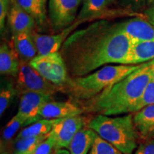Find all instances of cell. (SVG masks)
Masks as SVG:
<instances>
[{"mask_svg":"<svg viewBox=\"0 0 154 154\" xmlns=\"http://www.w3.org/2000/svg\"><path fill=\"white\" fill-rule=\"evenodd\" d=\"M134 44L119 23L101 19L73 32L59 53L68 74L75 78L91 74L109 63L121 64Z\"/></svg>","mask_w":154,"mask_h":154,"instance_id":"6da1fadb","label":"cell"},{"mask_svg":"<svg viewBox=\"0 0 154 154\" xmlns=\"http://www.w3.org/2000/svg\"><path fill=\"white\" fill-rule=\"evenodd\" d=\"M152 62L153 60L142 63L139 68L122 80L86 101L84 109L105 116L129 113L131 108L140 99L152 80Z\"/></svg>","mask_w":154,"mask_h":154,"instance_id":"7a4b0ae2","label":"cell"},{"mask_svg":"<svg viewBox=\"0 0 154 154\" xmlns=\"http://www.w3.org/2000/svg\"><path fill=\"white\" fill-rule=\"evenodd\" d=\"M141 64L108 65L86 76L69 78L65 86L72 97L87 101L128 76Z\"/></svg>","mask_w":154,"mask_h":154,"instance_id":"3957f363","label":"cell"},{"mask_svg":"<svg viewBox=\"0 0 154 154\" xmlns=\"http://www.w3.org/2000/svg\"><path fill=\"white\" fill-rule=\"evenodd\" d=\"M88 127L124 154H132L137 147V130L131 114L115 118L99 114Z\"/></svg>","mask_w":154,"mask_h":154,"instance_id":"277c9868","label":"cell"},{"mask_svg":"<svg viewBox=\"0 0 154 154\" xmlns=\"http://www.w3.org/2000/svg\"><path fill=\"white\" fill-rule=\"evenodd\" d=\"M29 64L44 79L55 85L63 87L68 82V71L59 51L47 55H37Z\"/></svg>","mask_w":154,"mask_h":154,"instance_id":"5b68a950","label":"cell"},{"mask_svg":"<svg viewBox=\"0 0 154 154\" xmlns=\"http://www.w3.org/2000/svg\"><path fill=\"white\" fill-rule=\"evenodd\" d=\"M17 78L15 88L19 95L29 91L42 92L53 95L56 92L63 90L61 86L55 85L44 79L27 62L20 61Z\"/></svg>","mask_w":154,"mask_h":154,"instance_id":"8992f818","label":"cell"},{"mask_svg":"<svg viewBox=\"0 0 154 154\" xmlns=\"http://www.w3.org/2000/svg\"><path fill=\"white\" fill-rule=\"evenodd\" d=\"M83 0H48V16L51 29L61 32L76 22Z\"/></svg>","mask_w":154,"mask_h":154,"instance_id":"52a82bcc","label":"cell"},{"mask_svg":"<svg viewBox=\"0 0 154 154\" xmlns=\"http://www.w3.org/2000/svg\"><path fill=\"white\" fill-rule=\"evenodd\" d=\"M86 124V118L81 115L61 119L54 126L51 134L54 138V151L68 149L69 144L77 132Z\"/></svg>","mask_w":154,"mask_h":154,"instance_id":"ba28073f","label":"cell"},{"mask_svg":"<svg viewBox=\"0 0 154 154\" xmlns=\"http://www.w3.org/2000/svg\"><path fill=\"white\" fill-rule=\"evenodd\" d=\"M80 24V22L76 21L68 28L57 34H42L34 30L32 32L31 34L37 49L38 55H47L59 52L65 40Z\"/></svg>","mask_w":154,"mask_h":154,"instance_id":"9c48e42d","label":"cell"},{"mask_svg":"<svg viewBox=\"0 0 154 154\" xmlns=\"http://www.w3.org/2000/svg\"><path fill=\"white\" fill-rule=\"evenodd\" d=\"M18 113L29 121L30 124H33L38 120L39 112L42 107L47 102L52 100V96L42 92L29 91L20 95Z\"/></svg>","mask_w":154,"mask_h":154,"instance_id":"30bf717a","label":"cell"},{"mask_svg":"<svg viewBox=\"0 0 154 154\" xmlns=\"http://www.w3.org/2000/svg\"><path fill=\"white\" fill-rule=\"evenodd\" d=\"M121 29L135 42L154 40V25L143 18H133L119 23Z\"/></svg>","mask_w":154,"mask_h":154,"instance_id":"8fae6325","label":"cell"},{"mask_svg":"<svg viewBox=\"0 0 154 154\" xmlns=\"http://www.w3.org/2000/svg\"><path fill=\"white\" fill-rule=\"evenodd\" d=\"M7 19L13 35L22 32L30 33L36 26L34 19L20 7L17 0H11Z\"/></svg>","mask_w":154,"mask_h":154,"instance_id":"7c38bea8","label":"cell"},{"mask_svg":"<svg viewBox=\"0 0 154 154\" xmlns=\"http://www.w3.org/2000/svg\"><path fill=\"white\" fill-rule=\"evenodd\" d=\"M84 110L72 102L49 101L42 107L41 119H59L81 115Z\"/></svg>","mask_w":154,"mask_h":154,"instance_id":"4fadbf2b","label":"cell"},{"mask_svg":"<svg viewBox=\"0 0 154 154\" xmlns=\"http://www.w3.org/2000/svg\"><path fill=\"white\" fill-rule=\"evenodd\" d=\"M107 0H83L82 9L77 16L76 20L81 23L88 21L96 20L103 16H111L115 15L116 12L121 11H109L107 7Z\"/></svg>","mask_w":154,"mask_h":154,"instance_id":"5bb4252c","label":"cell"},{"mask_svg":"<svg viewBox=\"0 0 154 154\" xmlns=\"http://www.w3.org/2000/svg\"><path fill=\"white\" fill-rule=\"evenodd\" d=\"M32 32H22L12 35L11 44L18 54L20 61L29 63L38 55Z\"/></svg>","mask_w":154,"mask_h":154,"instance_id":"9a60e30c","label":"cell"},{"mask_svg":"<svg viewBox=\"0 0 154 154\" xmlns=\"http://www.w3.org/2000/svg\"><path fill=\"white\" fill-rule=\"evenodd\" d=\"M20 59L12 44L4 42L0 47V73L17 77L19 73Z\"/></svg>","mask_w":154,"mask_h":154,"instance_id":"2e32d148","label":"cell"},{"mask_svg":"<svg viewBox=\"0 0 154 154\" xmlns=\"http://www.w3.org/2000/svg\"><path fill=\"white\" fill-rule=\"evenodd\" d=\"M154 59V40L135 42L121 64L138 65Z\"/></svg>","mask_w":154,"mask_h":154,"instance_id":"e0dca14e","label":"cell"},{"mask_svg":"<svg viewBox=\"0 0 154 154\" xmlns=\"http://www.w3.org/2000/svg\"><path fill=\"white\" fill-rule=\"evenodd\" d=\"M48 0H17L20 7L34 19L38 30H45L49 25L47 2Z\"/></svg>","mask_w":154,"mask_h":154,"instance_id":"ac0fdd59","label":"cell"},{"mask_svg":"<svg viewBox=\"0 0 154 154\" xmlns=\"http://www.w3.org/2000/svg\"><path fill=\"white\" fill-rule=\"evenodd\" d=\"M136 130L144 138L154 136V103L146 106L136 112L134 116Z\"/></svg>","mask_w":154,"mask_h":154,"instance_id":"d6986e66","label":"cell"},{"mask_svg":"<svg viewBox=\"0 0 154 154\" xmlns=\"http://www.w3.org/2000/svg\"><path fill=\"white\" fill-rule=\"evenodd\" d=\"M97 134L91 128H82L77 132L69 144L71 154H88L91 150Z\"/></svg>","mask_w":154,"mask_h":154,"instance_id":"ffe728a7","label":"cell"},{"mask_svg":"<svg viewBox=\"0 0 154 154\" xmlns=\"http://www.w3.org/2000/svg\"><path fill=\"white\" fill-rule=\"evenodd\" d=\"M59 119H41L33 124L29 125L17 134L15 139L29 137H37L46 136L50 134L54 125L60 120Z\"/></svg>","mask_w":154,"mask_h":154,"instance_id":"44dd1931","label":"cell"},{"mask_svg":"<svg viewBox=\"0 0 154 154\" xmlns=\"http://www.w3.org/2000/svg\"><path fill=\"white\" fill-rule=\"evenodd\" d=\"M49 135L14 139L13 153L14 154H32L36 148L47 138Z\"/></svg>","mask_w":154,"mask_h":154,"instance_id":"7402d4cb","label":"cell"},{"mask_svg":"<svg viewBox=\"0 0 154 154\" xmlns=\"http://www.w3.org/2000/svg\"><path fill=\"white\" fill-rule=\"evenodd\" d=\"M30 124L29 121L27 119L17 113L9 121L8 124L6 125L4 128L1 143L6 145V143H7L9 141H10L11 139H12L14 135L20 129L21 127L23 126H29Z\"/></svg>","mask_w":154,"mask_h":154,"instance_id":"603a6c76","label":"cell"},{"mask_svg":"<svg viewBox=\"0 0 154 154\" xmlns=\"http://www.w3.org/2000/svg\"><path fill=\"white\" fill-rule=\"evenodd\" d=\"M17 94L15 86L8 80H2L0 88V115L2 116Z\"/></svg>","mask_w":154,"mask_h":154,"instance_id":"cb8c5ba5","label":"cell"},{"mask_svg":"<svg viewBox=\"0 0 154 154\" xmlns=\"http://www.w3.org/2000/svg\"><path fill=\"white\" fill-rule=\"evenodd\" d=\"M154 103V81L151 80L147 87L144 91V93L142 95L140 99L136 102L133 106L131 108L129 113L137 112L140 109H143L146 106H149Z\"/></svg>","mask_w":154,"mask_h":154,"instance_id":"d4e9b609","label":"cell"},{"mask_svg":"<svg viewBox=\"0 0 154 154\" xmlns=\"http://www.w3.org/2000/svg\"><path fill=\"white\" fill-rule=\"evenodd\" d=\"M88 154H124L116 148L96 135L94 143Z\"/></svg>","mask_w":154,"mask_h":154,"instance_id":"484cf974","label":"cell"},{"mask_svg":"<svg viewBox=\"0 0 154 154\" xmlns=\"http://www.w3.org/2000/svg\"><path fill=\"white\" fill-rule=\"evenodd\" d=\"M123 9L138 13L148 6V0H119Z\"/></svg>","mask_w":154,"mask_h":154,"instance_id":"4316f807","label":"cell"},{"mask_svg":"<svg viewBox=\"0 0 154 154\" xmlns=\"http://www.w3.org/2000/svg\"><path fill=\"white\" fill-rule=\"evenodd\" d=\"M54 138L50 133L46 138L32 154H52L54 151Z\"/></svg>","mask_w":154,"mask_h":154,"instance_id":"83f0119b","label":"cell"},{"mask_svg":"<svg viewBox=\"0 0 154 154\" xmlns=\"http://www.w3.org/2000/svg\"><path fill=\"white\" fill-rule=\"evenodd\" d=\"M11 0H0V30L2 33L5 28L6 19L8 16Z\"/></svg>","mask_w":154,"mask_h":154,"instance_id":"f1b7e54d","label":"cell"},{"mask_svg":"<svg viewBox=\"0 0 154 154\" xmlns=\"http://www.w3.org/2000/svg\"><path fill=\"white\" fill-rule=\"evenodd\" d=\"M134 154H154V136L140 143Z\"/></svg>","mask_w":154,"mask_h":154,"instance_id":"f546056e","label":"cell"},{"mask_svg":"<svg viewBox=\"0 0 154 154\" xmlns=\"http://www.w3.org/2000/svg\"><path fill=\"white\" fill-rule=\"evenodd\" d=\"M144 16L146 17V20H148L150 23L154 25V6L145 9Z\"/></svg>","mask_w":154,"mask_h":154,"instance_id":"4dcf8cb0","label":"cell"},{"mask_svg":"<svg viewBox=\"0 0 154 154\" xmlns=\"http://www.w3.org/2000/svg\"><path fill=\"white\" fill-rule=\"evenodd\" d=\"M52 154H71L69 150L65 149H60L54 151Z\"/></svg>","mask_w":154,"mask_h":154,"instance_id":"1f68e13d","label":"cell"},{"mask_svg":"<svg viewBox=\"0 0 154 154\" xmlns=\"http://www.w3.org/2000/svg\"><path fill=\"white\" fill-rule=\"evenodd\" d=\"M6 146H7L1 143V152H0V154H14V153H11L10 151H9L6 148Z\"/></svg>","mask_w":154,"mask_h":154,"instance_id":"d6a6232c","label":"cell"},{"mask_svg":"<svg viewBox=\"0 0 154 154\" xmlns=\"http://www.w3.org/2000/svg\"><path fill=\"white\" fill-rule=\"evenodd\" d=\"M151 76H152V80L154 81V59L153 60L151 64Z\"/></svg>","mask_w":154,"mask_h":154,"instance_id":"836d02e7","label":"cell"},{"mask_svg":"<svg viewBox=\"0 0 154 154\" xmlns=\"http://www.w3.org/2000/svg\"><path fill=\"white\" fill-rule=\"evenodd\" d=\"M148 6L149 7L154 6V0H148Z\"/></svg>","mask_w":154,"mask_h":154,"instance_id":"e575fe53","label":"cell"},{"mask_svg":"<svg viewBox=\"0 0 154 154\" xmlns=\"http://www.w3.org/2000/svg\"><path fill=\"white\" fill-rule=\"evenodd\" d=\"M115 0H107V4H108V6H109L110 5H111L113 2H114Z\"/></svg>","mask_w":154,"mask_h":154,"instance_id":"d590c367","label":"cell"}]
</instances>
